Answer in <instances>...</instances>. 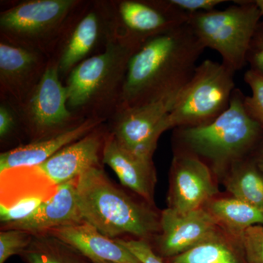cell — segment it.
I'll return each mask as SVG.
<instances>
[{
  "mask_svg": "<svg viewBox=\"0 0 263 263\" xmlns=\"http://www.w3.org/2000/svg\"><path fill=\"white\" fill-rule=\"evenodd\" d=\"M205 49L188 22L147 40L129 59L119 108L152 103L182 89Z\"/></svg>",
  "mask_w": 263,
  "mask_h": 263,
  "instance_id": "cell-1",
  "label": "cell"
},
{
  "mask_svg": "<svg viewBox=\"0 0 263 263\" xmlns=\"http://www.w3.org/2000/svg\"><path fill=\"white\" fill-rule=\"evenodd\" d=\"M245 95L235 88L229 108L212 122L176 128L177 148L196 155L222 176L235 163L253 155L263 138V128L249 115Z\"/></svg>",
  "mask_w": 263,
  "mask_h": 263,
  "instance_id": "cell-2",
  "label": "cell"
},
{
  "mask_svg": "<svg viewBox=\"0 0 263 263\" xmlns=\"http://www.w3.org/2000/svg\"><path fill=\"white\" fill-rule=\"evenodd\" d=\"M140 47L114 36L103 51L86 59L65 80L67 106L82 119H110L117 112L129 59Z\"/></svg>",
  "mask_w": 263,
  "mask_h": 263,
  "instance_id": "cell-3",
  "label": "cell"
},
{
  "mask_svg": "<svg viewBox=\"0 0 263 263\" xmlns=\"http://www.w3.org/2000/svg\"><path fill=\"white\" fill-rule=\"evenodd\" d=\"M76 190L83 220L109 238L130 234L144 240L160 230L157 214L114 186L98 166L78 177Z\"/></svg>",
  "mask_w": 263,
  "mask_h": 263,
  "instance_id": "cell-4",
  "label": "cell"
},
{
  "mask_svg": "<svg viewBox=\"0 0 263 263\" xmlns=\"http://www.w3.org/2000/svg\"><path fill=\"white\" fill-rule=\"evenodd\" d=\"M80 0H29L0 13L1 41L51 57Z\"/></svg>",
  "mask_w": 263,
  "mask_h": 263,
  "instance_id": "cell-5",
  "label": "cell"
},
{
  "mask_svg": "<svg viewBox=\"0 0 263 263\" xmlns=\"http://www.w3.org/2000/svg\"><path fill=\"white\" fill-rule=\"evenodd\" d=\"M224 10L190 15L188 24L203 47L219 53L226 67L240 70L247 65L251 41L262 18L255 1H234Z\"/></svg>",
  "mask_w": 263,
  "mask_h": 263,
  "instance_id": "cell-6",
  "label": "cell"
},
{
  "mask_svg": "<svg viewBox=\"0 0 263 263\" xmlns=\"http://www.w3.org/2000/svg\"><path fill=\"white\" fill-rule=\"evenodd\" d=\"M235 73L211 60L197 65L166 119L167 130L204 125L224 113L235 89Z\"/></svg>",
  "mask_w": 263,
  "mask_h": 263,
  "instance_id": "cell-7",
  "label": "cell"
},
{
  "mask_svg": "<svg viewBox=\"0 0 263 263\" xmlns=\"http://www.w3.org/2000/svg\"><path fill=\"white\" fill-rule=\"evenodd\" d=\"M113 2H82L53 53L61 79L115 36Z\"/></svg>",
  "mask_w": 263,
  "mask_h": 263,
  "instance_id": "cell-8",
  "label": "cell"
},
{
  "mask_svg": "<svg viewBox=\"0 0 263 263\" xmlns=\"http://www.w3.org/2000/svg\"><path fill=\"white\" fill-rule=\"evenodd\" d=\"M15 108L21 124L37 138L36 141L56 136L85 120L75 115L67 106V91L53 57H50L46 70L35 89Z\"/></svg>",
  "mask_w": 263,
  "mask_h": 263,
  "instance_id": "cell-9",
  "label": "cell"
},
{
  "mask_svg": "<svg viewBox=\"0 0 263 263\" xmlns=\"http://www.w3.org/2000/svg\"><path fill=\"white\" fill-rule=\"evenodd\" d=\"M182 89L152 103L119 108L110 119L111 133L119 144L135 155L152 160L159 138L167 130L166 119Z\"/></svg>",
  "mask_w": 263,
  "mask_h": 263,
  "instance_id": "cell-10",
  "label": "cell"
},
{
  "mask_svg": "<svg viewBox=\"0 0 263 263\" xmlns=\"http://www.w3.org/2000/svg\"><path fill=\"white\" fill-rule=\"evenodd\" d=\"M113 2L116 37L141 47L147 40L181 27L190 15L169 0H121Z\"/></svg>",
  "mask_w": 263,
  "mask_h": 263,
  "instance_id": "cell-11",
  "label": "cell"
},
{
  "mask_svg": "<svg viewBox=\"0 0 263 263\" xmlns=\"http://www.w3.org/2000/svg\"><path fill=\"white\" fill-rule=\"evenodd\" d=\"M212 169L196 155L176 148L171 167L169 207L186 214L205 206L218 193Z\"/></svg>",
  "mask_w": 263,
  "mask_h": 263,
  "instance_id": "cell-12",
  "label": "cell"
},
{
  "mask_svg": "<svg viewBox=\"0 0 263 263\" xmlns=\"http://www.w3.org/2000/svg\"><path fill=\"white\" fill-rule=\"evenodd\" d=\"M49 59L40 52L0 41L2 100L15 107L23 103L42 79Z\"/></svg>",
  "mask_w": 263,
  "mask_h": 263,
  "instance_id": "cell-13",
  "label": "cell"
},
{
  "mask_svg": "<svg viewBox=\"0 0 263 263\" xmlns=\"http://www.w3.org/2000/svg\"><path fill=\"white\" fill-rule=\"evenodd\" d=\"M217 223L205 208L179 214L167 208L160 217L159 254L171 258L193 248L217 228Z\"/></svg>",
  "mask_w": 263,
  "mask_h": 263,
  "instance_id": "cell-14",
  "label": "cell"
},
{
  "mask_svg": "<svg viewBox=\"0 0 263 263\" xmlns=\"http://www.w3.org/2000/svg\"><path fill=\"white\" fill-rule=\"evenodd\" d=\"M99 127L33 168L57 186L77 179L86 170L98 165L103 147Z\"/></svg>",
  "mask_w": 263,
  "mask_h": 263,
  "instance_id": "cell-15",
  "label": "cell"
},
{
  "mask_svg": "<svg viewBox=\"0 0 263 263\" xmlns=\"http://www.w3.org/2000/svg\"><path fill=\"white\" fill-rule=\"evenodd\" d=\"M50 232L59 241L79 252L90 262L141 263L117 238L111 239L105 236L86 221L61 227Z\"/></svg>",
  "mask_w": 263,
  "mask_h": 263,
  "instance_id": "cell-16",
  "label": "cell"
},
{
  "mask_svg": "<svg viewBox=\"0 0 263 263\" xmlns=\"http://www.w3.org/2000/svg\"><path fill=\"white\" fill-rule=\"evenodd\" d=\"M104 122L103 119L96 118L86 119L79 125L56 136L3 152L0 155V172L3 174L10 170L35 167L65 146L87 136Z\"/></svg>",
  "mask_w": 263,
  "mask_h": 263,
  "instance_id": "cell-17",
  "label": "cell"
},
{
  "mask_svg": "<svg viewBox=\"0 0 263 263\" xmlns=\"http://www.w3.org/2000/svg\"><path fill=\"white\" fill-rule=\"evenodd\" d=\"M77 179L57 186L54 194L35 212L23 220L7 224L8 228L26 232L51 231L84 221L78 204Z\"/></svg>",
  "mask_w": 263,
  "mask_h": 263,
  "instance_id": "cell-18",
  "label": "cell"
},
{
  "mask_svg": "<svg viewBox=\"0 0 263 263\" xmlns=\"http://www.w3.org/2000/svg\"><path fill=\"white\" fill-rule=\"evenodd\" d=\"M103 161L113 170L124 186L147 201H152L156 181L152 160L126 149L110 133L103 142Z\"/></svg>",
  "mask_w": 263,
  "mask_h": 263,
  "instance_id": "cell-19",
  "label": "cell"
},
{
  "mask_svg": "<svg viewBox=\"0 0 263 263\" xmlns=\"http://www.w3.org/2000/svg\"><path fill=\"white\" fill-rule=\"evenodd\" d=\"M167 259L169 263H247L241 240L219 226L193 248Z\"/></svg>",
  "mask_w": 263,
  "mask_h": 263,
  "instance_id": "cell-20",
  "label": "cell"
},
{
  "mask_svg": "<svg viewBox=\"0 0 263 263\" xmlns=\"http://www.w3.org/2000/svg\"><path fill=\"white\" fill-rule=\"evenodd\" d=\"M217 226L240 239L250 227L263 224V212L235 197L212 199L204 206Z\"/></svg>",
  "mask_w": 263,
  "mask_h": 263,
  "instance_id": "cell-21",
  "label": "cell"
},
{
  "mask_svg": "<svg viewBox=\"0 0 263 263\" xmlns=\"http://www.w3.org/2000/svg\"><path fill=\"white\" fill-rule=\"evenodd\" d=\"M223 176L224 186L233 197L263 212V174L253 155L233 164Z\"/></svg>",
  "mask_w": 263,
  "mask_h": 263,
  "instance_id": "cell-22",
  "label": "cell"
},
{
  "mask_svg": "<svg viewBox=\"0 0 263 263\" xmlns=\"http://www.w3.org/2000/svg\"><path fill=\"white\" fill-rule=\"evenodd\" d=\"M61 243L38 240L24 251V257L28 263H86L79 257V253Z\"/></svg>",
  "mask_w": 263,
  "mask_h": 263,
  "instance_id": "cell-23",
  "label": "cell"
},
{
  "mask_svg": "<svg viewBox=\"0 0 263 263\" xmlns=\"http://www.w3.org/2000/svg\"><path fill=\"white\" fill-rule=\"evenodd\" d=\"M47 200L38 195H26L10 205H0V219L7 224L18 222L28 217Z\"/></svg>",
  "mask_w": 263,
  "mask_h": 263,
  "instance_id": "cell-24",
  "label": "cell"
},
{
  "mask_svg": "<svg viewBox=\"0 0 263 263\" xmlns=\"http://www.w3.org/2000/svg\"><path fill=\"white\" fill-rule=\"evenodd\" d=\"M243 80L252 90V95L245 97L246 108L263 128V73L249 69L245 72Z\"/></svg>",
  "mask_w": 263,
  "mask_h": 263,
  "instance_id": "cell-25",
  "label": "cell"
},
{
  "mask_svg": "<svg viewBox=\"0 0 263 263\" xmlns=\"http://www.w3.org/2000/svg\"><path fill=\"white\" fill-rule=\"evenodd\" d=\"M31 239L24 230L10 229L0 233V263L15 254L23 253L27 249Z\"/></svg>",
  "mask_w": 263,
  "mask_h": 263,
  "instance_id": "cell-26",
  "label": "cell"
},
{
  "mask_svg": "<svg viewBox=\"0 0 263 263\" xmlns=\"http://www.w3.org/2000/svg\"><path fill=\"white\" fill-rule=\"evenodd\" d=\"M240 240L247 263H263V224L246 230Z\"/></svg>",
  "mask_w": 263,
  "mask_h": 263,
  "instance_id": "cell-27",
  "label": "cell"
},
{
  "mask_svg": "<svg viewBox=\"0 0 263 263\" xmlns=\"http://www.w3.org/2000/svg\"><path fill=\"white\" fill-rule=\"evenodd\" d=\"M117 239L119 243L129 249L141 263H165L145 240Z\"/></svg>",
  "mask_w": 263,
  "mask_h": 263,
  "instance_id": "cell-28",
  "label": "cell"
},
{
  "mask_svg": "<svg viewBox=\"0 0 263 263\" xmlns=\"http://www.w3.org/2000/svg\"><path fill=\"white\" fill-rule=\"evenodd\" d=\"M247 62L250 70L263 73V21L259 22L251 41Z\"/></svg>",
  "mask_w": 263,
  "mask_h": 263,
  "instance_id": "cell-29",
  "label": "cell"
},
{
  "mask_svg": "<svg viewBox=\"0 0 263 263\" xmlns=\"http://www.w3.org/2000/svg\"><path fill=\"white\" fill-rule=\"evenodd\" d=\"M170 3L188 15L199 12L215 10L218 5L227 3L224 0H169Z\"/></svg>",
  "mask_w": 263,
  "mask_h": 263,
  "instance_id": "cell-30",
  "label": "cell"
},
{
  "mask_svg": "<svg viewBox=\"0 0 263 263\" xmlns=\"http://www.w3.org/2000/svg\"><path fill=\"white\" fill-rule=\"evenodd\" d=\"M20 123L15 107L8 102L2 100L0 103V138L4 140L15 130Z\"/></svg>",
  "mask_w": 263,
  "mask_h": 263,
  "instance_id": "cell-31",
  "label": "cell"
},
{
  "mask_svg": "<svg viewBox=\"0 0 263 263\" xmlns=\"http://www.w3.org/2000/svg\"><path fill=\"white\" fill-rule=\"evenodd\" d=\"M252 155L256 163L263 174V138Z\"/></svg>",
  "mask_w": 263,
  "mask_h": 263,
  "instance_id": "cell-32",
  "label": "cell"
},
{
  "mask_svg": "<svg viewBox=\"0 0 263 263\" xmlns=\"http://www.w3.org/2000/svg\"><path fill=\"white\" fill-rule=\"evenodd\" d=\"M255 3L257 4V7H258L261 15L263 17V0H255Z\"/></svg>",
  "mask_w": 263,
  "mask_h": 263,
  "instance_id": "cell-33",
  "label": "cell"
},
{
  "mask_svg": "<svg viewBox=\"0 0 263 263\" xmlns=\"http://www.w3.org/2000/svg\"><path fill=\"white\" fill-rule=\"evenodd\" d=\"M91 263H114L110 262H105V261H98V262H90Z\"/></svg>",
  "mask_w": 263,
  "mask_h": 263,
  "instance_id": "cell-34",
  "label": "cell"
}]
</instances>
